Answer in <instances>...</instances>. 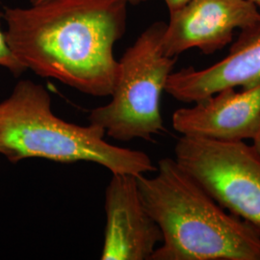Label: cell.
Masks as SVG:
<instances>
[{"instance_id":"obj_7","label":"cell","mask_w":260,"mask_h":260,"mask_svg":"<svg viewBox=\"0 0 260 260\" xmlns=\"http://www.w3.org/2000/svg\"><path fill=\"white\" fill-rule=\"evenodd\" d=\"M102 260H150L162 234L142 202L137 177L112 174L105 190Z\"/></svg>"},{"instance_id":"obj_10","label":"cell","mask_w":260,"mask_h":260,"mask_svg":"<svg viewBox=\"0 0 260 260\" xmlns=\"http://www.w3.org/2000/svg\"><path fill=\"white\" fill-rule=\"evenodd\" d=\"M1 13H0V67L6 68L12 74L16 76L21 75L26 71V68L22 65L19 59L14 55L7 43L5 32L1 29Z\"/></svg>"},{"instance_id":"obj_1","label":"cell","mask_w":260,"mask_h":260,"mask_svg":"<svg viewBox=\"0 0 260 260\" xmlns=\"http://www.w3.org/2000/svg\"><path fill=\"white\" fill-rule=\"evenodd\" d=\"M1 16L10 48L26 70L89 95H111L120 67L114 46L126 29L125 0H46L6 7Z\"/></svg>"},{"instance_id":"obj_6","label":"cell","mask_w":260,"mask_h":260,"mask_svg":"<svg viewBox=\"0 0 260 260\" xmlns=\"http://www.w3.org/2000/svg\"><path fill=\"white\" fill-rule=\"evenodd\" d=\"M260 23V9L249 0H189L170 13L162 49L177 57L197 48L211 54L229 45L235 31Z\"/></svg>"},{"instance_id":"obj_14","label":"cell","mask_w":260,"mask_h":260,"mask_svg":"<svg viewBox=\"0 0 260 260\" xmlns=\"http://www.w3.org/2000/svg\"><path fill=\"white\" fill-rule=\"evenodd\" d=\"M251 3H253L254 5H256L260 9V0H249Z\"/></svg>"},{"instance_id":"obj_9","label":"cell","mask_w":260,"mask_h":260,"mask_svg":"<svg viewBox=\"0 0 260 260\" xmlns=\"http://www.w3.org/2000/svg\"><path fill=\"white\" fill-rule=\"evenodd\" d=\"M259 83L260 23L241 31L228 55L213 65L173 72L165 92L181 103H195L223 89H245Z\"/></svg>"},{"instance_id":"obj_5","label":"cell","mask_w":260,"mask_h":260,"mask_svg":"<svg viewBox=\"0 0 260 260\" xmlns=\"http://www.w3.org/2000/svg\"><path fill=\"white\" fill-rule=\"evenodd\" d=\"M175 160L226 211L260 233V155L252 145L181 135Z\"/></svg>"},{"instance_id":"obj_2","label":"cell","mask_w":260,"mask_h":260,"mask_svg":"<svg viewBox=\"0 0 260 260\" xmlns=\"http://www.w3.org/2000/svg\"><path fill=\"white\" fill-rule=\"evenodd\" d=\"M137 177L142 202L162 234L150 260H260V233L226 211L173 158Z\"/></svg>"},{"instance_id":"obj_13","label":"cell","mask_w":260,"mask_h":260,"mask_svg":"<svg viewBox=\"0 0 260 260\" xmlns=\"http://www.w3.org/2000/svg\"><path fill=\"white\" fill-rule=\"evenodd\" d=\"M252 147L260 155V130L257 135L255 136V138L252 140Z\"/></svg>"},{"instance_id":"obj_11","label":"cell","mask_w":260,"mask_h":260,"mask_svg":"<svg viewBox=\"0 0 260 260\" xmlns=\"http://www.w3.org/2000/svg\"><path fill=\"white\" fill-rule=\"evenodd\" d=\"M166 5H167L169 12H173L176 10L182 7L184 4H186L189 0H164Z\"/></svg>"},{"instance_id":"obj_8","label":"cell","mask_w":260,"mask_h":260,"mask_svg":"<svg viewBox=\"0 0 260 260\" xmlns=\"http://www.w3.org/2000/svg\"><path fill=\"white\" fill-rule=\"evenodd\" d=\"M174 129L183 136L222 142H245L260 130V83L236 91L223 89L172 117Z\"/></svg>"},{"instance_id":"obj_12","label":"cell","mask_w":260,"mask_h":260,"mask_svg":"<svg viewBox=\"0 0 260 260\" xmlns=\"http://www.w3.org/2000/svg\"><path fill=\"white\" fill-rule=\"evenodd\" d=\"M44 1H46V0H30L31 4H38V3H41V2H44ZM125 1L127 3H129V4H132V5H138V4H141V3L150 1V0H125Z\"/></svg>"},{"instance_id":"obj_4","label":"cell","mask_w":260,"mask_h":260,"mask_svg":"<svg viewBox=\"0 0 260 260\" xmlns=\"http://www.w3.org/2000/svg\"><path fill=\"white\" fill-rule=\"evenodd\" d=\"M165 27L164 22L151 24L125 50L111 102L89 115V122L103 127L110 138L152 142L164 130L161 96L177 62L162 49Z\"/></svg>"},{"instance_id":"obj_3","label":"cell","mask_w":260,"mask_h":260,"mask_svg":"<svg viewBox=\"0 0 260 260\" xmlns=\"http://www.w3.org/2000/svg\"><path fill=\"white\" fill-rule=\"evenodd\" d=\"M105 135L99 125H78L56 116L50 94L30 80L19 81L9 98L0 103V154L12 163L26 158L60 163L88 161L112 174L135 177L156 171L147 153L112 145Z\"/></svg>"}]
</instances>
